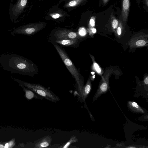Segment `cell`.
Here are the masks:
<instances>
[{
  "instance_id": "obj_9",
  "label": "cell",
  "mask_w": 148,
  "mask_h": 148,
  "mask_svg": "<svg viewBox=\"0 0 148 148\" xmlns=\"http://www.w3.org/2000/svg\"><path fill=\"white\" fill-rule=\"evenodd\" d=\"M80 39H66L56 40L54 42L62 46L69 47L73 48L78 47L80 42Z\"/></svg>"
},
{
  "instance_id": "obj_18",
  "label": "cell",
  "mask_w": 148,
  "mask_h": 148,
  "mask_svg": "<svg viewBox=\"0 0 148 148\" xmlns=\"http://www.w3.org/2000/svg\"><path fill=\"white\" fill-rule=\"evenodd\" d=\"M111 23L112 28L114 29H116L118 26V21L117 19L113 18L112 20Z\"/></svg>"
},
{
  "instance_id": "obj_8",
  "label": "cell",
  "mask_w": 148,
  "mask_h": 148,
  "mask_svg": "<svg viewBox=\"0 0 148 148\" xmlns=\"http://www.w3.org/2000/svg\"><path fill=\"white\" fill-rule=\"evenodd\" d=\"M112 69L106 70L102 76L100 84L98 94L99 95L106 92L108 87V83L110 77L112 73Z\"/></svg>"
},
{
  "instance_id": "obj_1",
  "label": "cell",
  "mask_w": 148,
  "mask_h": 148,
  "mask_svg": "<svg viewBox=\"0 0 148 148\" xmlns=\"http://www.w3.org/2000/svg\"><path fill=\"white\" fill-rule=\"evenodd\" d=\"M0 65L4 70L12 73L33 76L38 73V69L29 59L12 53L0 55Z\"/></svg>"
},
{
  "instance_id": "obj_24",
  "label": "cell",
  "mask_w": 148,
  "mask_h": 148,
  "mask_svg": "<svg viewBox=\"0 0 148 148\" xmlns=\"http://www.w3.org/2000/svg\"><path fill=\"white\" fill-rule=\"evenodd\" d=\"M14 141H11L9 142L8 143L9 145V147H11L13 145V144H14Z\"/></svg>"
},
{
  "instance_id": "obj_4",
  "label": "cell",
  "mask_w": 148,
  "mask_h": 148,
  "mask_svg": "<svg viewBox=\"0 0 148 148\" xmlns=\"http://www.w3.org/2000/svg\"><path fill=\"white\" fill-rule=\"evenodd\" d=\"M27 2V0H16L14 3H10L9 14L12 22L15 23L20 21Z\"/></svg>"
},
{
  "instance_id": "obj_25",
  "label": "cell",
  "mask_w": 148,
  "mask_h": 148,
  "mask_svg": "<svg viewBox=\"0 0 148 148\" xmlns=\"http://www.w3.org/2000/svg\"><path fill=\"white\" fill-rule=\"evenodd\" d=\"M91 31L93 33L95 34L97 30L96 28H93L91 29Z\"/></svg>"
},
{
  "instance_id": "obj_14",
  "label": "cell",
  "mask_w": 148,
  "mask_h": 148,
  "mask_svg": "<svg viewBox=\"0 0 148 148\" xmlns=\"http://www.w3.org/2000/svg\"><path fill=\"white\" fill-rule=\"evenodd\" d=\"M128 103L130 108L134 111L141 113L144 112L143 110L136 102L130 101L128 102Z\"/></svg>"
},
{
  "instance_id": "obj_23",
  "label": "cell",
  "mask_w": 148,
  "mask_h": 148,
  "mask_svg": "<svg viewBox=\"0 0 148 148\" xmlns=\"http://www.w3.org/2000/svg\"><path fill=\"white\" fill-rule=\"evenodd\" d=\"M144 82L147 85L148 84V77L147 76L144 79Z\"/></svg>"
},
{
  "instance_id": "obj_28",
  "label": "cell",
  "mask_w": 148,
  "mask_h": 148,
  "mask_svg": "<svg viewBox=\"0 0 148 148\" xmlns=\"http://www.w3.org/2000/svg\"><path fill=\"white\" fill-rule=\"evenodd\" d=\"M4 148V146L3 145L1 144H0V148Z\"/></svg>"
},
{
  "instance_id": "obj_20",
  "label": "cell",
  "mask_w": 148,
  "mask_h": 148,
  "mask_svg": "<svg viewBox=\"0 0 148 148\" xmlns=\"http://www.w3.org/2000/svg\"><path fill=\"white\" fill-rule=\"evenodd\" d=\"M89 24L90 27L93 28L95 25V17L94 16H92L89 21Z\"/></svg>"
},
{
  "instance_id": "obj_22",
  "label": "cell",
  "mask_w": 148,
  "mask_h": 148,
  "mask_svg": "<svg viewBox=\"0 0 148 148\" xmlns=\"http://www.w3.org/2000/svg\"><path fill=\"white\" fill-rule=\"evenodd\" d=\"M52 17L54 19L57 18L60 16V15L59 14H54L52 16Z\"/></svg>"
},
{
  "instance_id": "obj_6",
  "label": "cell",
  "mask_w": 148,
  "mask_h": 148,
  "mask_svg": "<svg viewBox=\"0 0 148 148\" xmlns=\"http://www.w3.org/2000/svg\"><path fill=\"white\" fill-rule=\"evenodd\" d=\"M51 37L54 41L56 40L66 39L81 40L80 35L79 34L66 29H58L53 34Z\"/></svg>"
},
{
  "instance_id": "obj_11",
  "label": "cell",
  "mask_w": 148,
  "mask_h": 148,
  "mask_svg": "<svg viewBox=\"0 0 148 148\" xmlns=\"http://www.w3.org/2000/svg\"><path fill=\"white\" fill-rule=\"evenodd\" d=\"M122 19L125 24L127 20L130 6V0H123Z\"/></svg>"
},
{
  "instance_id": "obj_16",
  "label": "cell",
  "mask_w": 148,
  "mask_h": 148,
  "mask_svg": "<svg viewBox=\"0 0 148 148\" xmlns=\"http://www.w3.org/2000/svg\"><path fill=\"white\" fill-rule=\"evenodd\" d=\"M93 62V65L95 71L99 74L101 75L103 73V71L99 65L95 61L94 58L93 56L90 54Z\"/></svg>"
},
{
  "instance_id": "obj_5",
  "label": "cell",
  "mask_w": 148,
  "mask_h": 148,
  "mask_svg": "<svg viewBox=\"0 0 148 148\" xmlns=\"http://www.w3.org/2000/svg\"><path fill=\"white\" fill-rule=\"evenodd\" d=\"M45 26V24L42 23L27 24L15 28L11 34L14 36L16 34L32 35L42 29Z\"/></svg>"
},
{
  "instance_id": "obj_26",
  "label": "cell",
  "mask_w": 148,
  "mask_h": 148,
  "mask_svg": "<svg viewBox=\"0 0 148 148\" xmlns=\"http://www.w3.org/2000/svg\"><path fill=\"white\" fill-rule=\"evenodd\" d=\"M4 148H9V145H8V143H6L5 144V146H4Z\"/></svg>"
},
{
  "instance_id": "obj_10",
  "label": "cell",
  "mask_w": 148,
  "mask_h": 148,
  "mask_svg": "<svg viewBox=\"0 0 148 148\" xmlns=\"http://www.w3.org/2000/svg\"><path fill=\"white\" fill-rule=\"evenodd\" d=\"M52 141L51 136L49 135L42 137L35 144L34 147L41 148L47 147L49 146Z\"/></svg>"
},
{
  "instance_id": "obj_15",
  "label": "cell",
  "mask_w": 148,
  "mask_h": 148,
  "mask_svg": "<svg viewBox=\"0 0 148 148\" xmlns=\"http://www.w3.org/2000/svg\"><path fill=\"white\" fill-rule=\"evenodd\" d=\"M78 140L76 136L73 135L72 136L70 139L66 143L63 145L62 146L60 147L62 148H68L72 143H76L78 142Z\"/></svg>"
},
{
  "instance_id": "obj_17",
  "label": "cell",
  "mask_w": 148,
  "mask_h": 148,
  "mask_svg": "<svg viewBox=\"0 0 148 148\" xmlns=\"http://www.w3.org/2000/svg\"><path fill=\"white\" fill-rule=\"evenodd\" d=\"M83 0H73L70 1L68 4L69 7H74L79 4Z\"/></svg>"
},
{
  "instance_id": "obj_7",
  "label": "cell",
  "mask_w": 148,
  "mask_h": 148,
  "mask_svg": "<svg viewBox=\"0 0 148 148\" xmlns=\"http://www.w3.org/2000/svg\"><path fill=\"white\" fill-rule=\"evenodd\" d=\"M148 35L144 33L136 34L130 40L128 44L130 48L141 47L147 45Z\"/></svg>"
},
{
  "instance_id": "obj_3",
  "label": "cell",
  "mask_w": 148,
  "mask_h": 148,
  "mask_svg": "<svg viewBox=\"0 0 148 148\" xmlns=\"http://www.w3.org/2000/svg\"><path fill=\"white\" fill-rule=\"evenodd\" d=\"M14 81L31 90L40 97L51 102L56 103L60 100L55 94L46 87L38 84L30 83L12 77Z\"/></svg>"
},
{
  "instance_id": "obj_27",
  "label": "cell",
  "mask_w": 148,
  "mask_h": 148,
  "mask_svg": "<svg viewBox=\"0 0 148 148\" xmlns=\"http://www.w3.org/2000/svg\"><path fill=\"white\" fill-rule=\"evenodd\" d=\"M109 0H102L104 4L107 3Z\"/></svg>"
},
{
  "instance_id": "obj_12",
  "label": "cell",
  "mask_w": 148,
  "mask_h": 148,
  "mask_svg": "<svg viewBox=\"0 0 148 148\" xmlns=\"http://www.w3.org/2000/svg\"><path fill=\"white\" fill-rule=\"evenodd\" d=\"M21 86L22 87L25 91V97L28 99L31 100L33 98L40 99H43V98L31 90L23 85Z\"/></svg>"
},
{
  "instance_id": "obj_2",
  "label": "cell",
  "mask_w": 148,
  "mask_h": 148,
  "mask_svg": "<svg viewBox=\"0 0 148 148\" xmlns=\"http://www.w3.org/2000/svg\"><path fill=\"white\" fill-rule=\"evenodd\" d=\"M53 44L60 55L63 62L72 76L75 79L81 93L83 87L82 76L64 49L55 43Z\"/></svg>"
},
{
  "instance_id": "obj_19",
  "label": "cell",
  "mask_w": 148,
  "mask_h": 148,
  "mask_svg": "<svg viewBox=\"0 0 148 148\" xmlns=\"http://www.w3.org/2000/svg\"><path fill=\"white\" fill-rule=\"evenodd\" d=\"M122 27L123 26L121 22V21H120L117 29V34L119 36H120L121 34Z\"/></svg>"
},
{
  "instance_id": "obj_29",
  "label": "cell",
  "mask_w": 148,
  "mask_h": 148,
  "mask_svg": "<svg viewBox=\"0 0 148 148\" xmlns=\"http://www.w3.org/2000/svg\"><path fill=\"white\" fill-rule=\"evenodd\" d=\"M128 148H136V147H129Z\"/></svg>"
},
{
  "instance_id": "obj_21",
  "label": "cell",
  "mask_w": 148,
  "mask_h": 148,
  "mask_svg": "<svg viewBox=\"0 0 148 148\" xmlns=\"http://www.w3.org/2000/svg\"><path fill=\"white\" fill-rule=\"evenodd\" d=\"M86 34V30L84 28H82L80 31V34H79L81 35H84Z\"/></svg>"
},
{
  "instance_id": "obj_13",
  "label": "cell",
  "mask_w": 148,
  "mask_h": 148,
  "mask_svg": "<svg viewBox=\"0 0 148 148\" xmlns=\"http://www.w3.org/2000/svg\"><path fill=\"white\" fill-rule=\"evenodd\" d=\"M90 90L91 82L90 78H89L85 86L83 88L81 93L84 99L85 98L90 92Z\"/></svg>"
}]
</instances>
